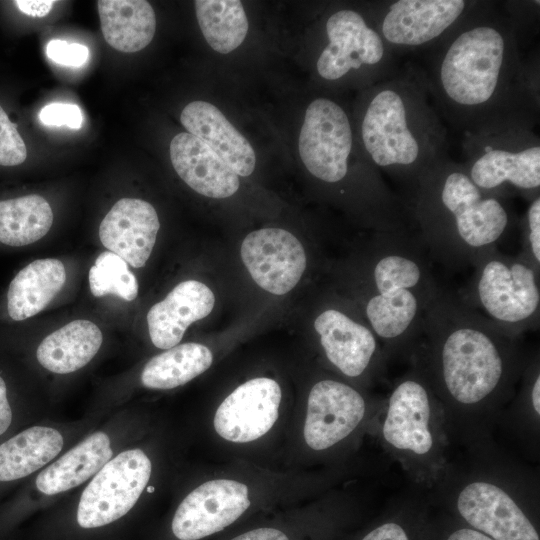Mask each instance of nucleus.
<instances>
[{
  "label": "nucleus",
  "mask_w": 540,
  "mask_h": 540,
  "mask_svg": "<svg viewBox=\"0 0 540 540\" xmlns=\"http://www.w3.org/2000/svg\"><path fill=\"white\" fill-rule=\"evenodd\" d=\"M66 281L63 263L54 258L37 259L11 280L6 296L8 318L21 322L41 312L60 292Z\"/></svg>",
  "instance_id": "nucleus-25"
},
{
  "label": "nucleus",
  "mask_w": 540,
  "mask_h": 540,
  "mask_svg": "<svg viewBox=\"0 0 540 540\" xmlns=\"http://www.w3.org/2000/svg\"><path fill=\"white\" fill-rule=\"evenodd\" d=\"M427 509L426 497L417 492L397 499L355 540H418Z\"/></svg>",
  "instance_id": "nucleus-31"
},
{
  "label": "nucleus",
  "mask_w": 540,
  "mask_h": 540,
  "mask_svg": "<svg viewBox=\"0 0 540 540\" xmlns=\"http://www.w3.org/2000/svg\"><path fill=\"white\" fill-rule=\"evenodd\" d=\"M27 157L26 145L0 105V165L16 166L22 164Z\"/></svg>",
  "instance_id": "nucleus-35"
},
{
  "label": "nucleus",
  "mask_w": 540,
  "mask_h": 540,
  "mask_svg": "<svg viewBox=\"0 0 540 540\" xmlns=\"http://www.w3.org/2000/svg\"><path fill=\"white\" fill-rule=\"evenodd\" d=\"M471 267L470 281L456 293L464 304L515 334L538 329L539 272L498 247L484 250Z\"/></svg>",
  "instance_id": "nucleus-9"
},
{
  "label": "nucleus",
  "mask_w": 540,
  "mask_h": 540,
  "mask_svg": "<svg viewBox=\"0 0 540 540\" xmlns=\"http://www.w3.org/2000/svg\"><path fill=\"white\" fill-rule=\"evenodd\" d=\"M448 462L428 489V504L493 540H540L539 484L534 472L492 441Z\"/></svg>",
  "instance_id": "nucleus-6"
},
{
  "label": "nucleus",
  "mask_w": 540,
  "mask_h": 540,
  "mask_svg": "<svg viewBox=\"0 0 540 540\" xmlns=\"http://www.w3.org/2000/svg\"><path fill=\"white\" fill-rule=\"evenodd\" d=\"M112 457L108 434L94 432L42 470L35 489L48 496L64 493L93 477Z\"/></svg>",
  "instance_id": "nucleus-24"
},
{
  "label": "nucleus",
  "mask_w": 540,
  "mask_h": 540,
  "mask_svg": "<svg viewBox=\"0 0 540 540\" xmlns=\"http://www.w3.org/2000/svg\"><path fill=\"white\" fill-rule=\"evenodd\" d=\"M279 384L270 378L251 379L238 386L219 405L214 428L225 440L245 443L265 435L278 418Z\"/></svg>",
  "instance_id": "nucleus-18"
},
{
  "label": "nucleus",
  "mask_w": 540,
  "mask_h": 540,
  "mask_svg": "<svg viewBox=\"0 0 540 540\" xmlns=\"http://www.w3.org/2000/svg\"><path fill=\"white\" fill-rule=\"evenodd\" d=\"M530 459L539 457L540 441V357L539 351L528 359L516 391L497 425Z\"/></svg>",
  "instance_id": "nucleus-23"
},
{
  "label": "nucleus",
  "mask_w": 540,
  "mask_h": 540,
  "mask_svg": "<svg viewBox=\"0 0 540 540\" xmlns=\"http://www.w3.org/2000/svg\"><path fill=\"white\" fill-rule=\"evenodd\" d=\"M102 341V332L95 323L74 320L41 341L36 349V359L52 373H73L95 357Z\"/></svg>",
  "instance_id": "nucleus-26"
},
{
  "label": "nucleus",
  "mask_w": 540,
  "mask_h": 540,
  "mask_svg": "<svg viewBox=\"0 0 540 540\" xmlns=\"http://www.w3.org/2000/svg\"><path fill=\"white\" fill-rule=\"evenodd\" d=\"M520 24L505 4L476 1L416 65L443 121L470 132L517 117H538L536 68L520 52Z\"/></svg>",
  "instance_id": "nucleus-2"
},
{
  "label": "nucleus",
  "mask_w": 540,
  "mask_h": 540,
  "mask_svg": "<svg viewBox=\"0 0 540 540\" xmlns=\"http://www.w3.org/2000/svg\"><path fill=\"white\" fill-rule=\"evenodd\" d=\"M160 228L154 207L138 198L118 200L99 226L101 243L134 268L148 261Z\"/></svg>",
  "instance_id": "nucleus-19"
},
{
  "label": "nucleus",
  "mask_w": 540,
  "mask_h": 540,
  "mask_svg": "<svg viewBox=\"0 0 540 540\" xmlns=\"http://www.w3.org/2000/svg\"><path fill=\"white\" fill-rule=\"evenodd\" d=\"M39 119L44 125H66L72 129H79L83 124L80 108L71 103H50L41 109Z\"/></svg>",
  "instance_id": "nucleus-36"
},
{
  "label": "nucleus",
  "mask_w": 540,
  "mask_h": 540,
  "mask_svg": "<svg viewBox=\"0 0 540 540\" xmlns=\"http://www.w3.org/2000/svg\"><path fill=\"white\" fill-rule=\"evenodd\" d=\"M358 121L364 156L407 202L419 180L448 154V130L420 69L407 62L368 87Z\"/></svg>",
  "instance_id": "nucleus-3"
},
{
  "label": "nucleus",
  "mask_w": 540,
  "mask_h": 540,
  "mask_svg": "<svg viewBox=\"0 0 540 540\" xmlns=\"http://www.w3.org/2000/svg\"><path fill=\"white\" fill-rule=\"evenodd\" d=\"M170 159L179 177L197 193L227 198L239 188L235 171L196 136L183 132L171 140Z\"/></svg>",
  "instance_id": "nucleus-20"
},
{
  "label": "nucleus",
  "mask_w": 540,
  "mask_h": 540,
  "mask_svg": "<svg viewBox=\"0 0 540 540\" xmlns=\"http://www.w3.org/2000/svg\"><path fill=\"white\" fill-rule=\"evenodd\" d=\"M384 398L370 404L362 392L343 381L325 378L309 391L303 436L317 452L348 439L366 421L369 413H381Z\"/></svg>",
  "instance_id": "nucleus-15"
},
{
  "label": "nucleus",
  "mask_w": 540,
  "mask_h": 540,
  "mask_svg": "<svg viewBox=\"0 0 540 540\" xmlns=\"http://www.w3.org/2000/svg\"><path fill=\"white\" fill-rule=\"evenodd\" d=\"M384 398L379 425L386 453L419 491L428 490L449 462L443 411L420 366L413 360Z\"/></svg>",
  "instance_id": "nucleus-7"
},
{
  "label": "nucleus",
  "mask_w": 540,
  "mask_h": 540,
  "mask_svg": "<svg viewBox=\"0 0 540 540\" xmlns=\"http://www.w3.org/2000/svg\"><path fill=\"white\" fill-rule=\"evenodd\" d=\"M418 540H493L428 504Z\"/></svg>",
  "instance_id": "nucleus-33"
},
{
  "label": "nucleus",
  "mask_w": 540,
  "mask_h": 540,
  "mask_svg": "<svg viewBox=\"0 0 540 540\" xmlns=\"http://www.w3.org/2000/svg\"><path fill=\"white\" fill-rule=\"evenodd\" d=\"M201 32L216 52L227 54L239 47L248 32V20L239 0L194 2Z\"/></svg>",
  "instance_id": "nucleus-30"
},
{
  "label": "nucleus",
  "mask_w": 540,
  "mask_h": 540,
  "mask_svg": "<svg viewBox=\"0 0 540 540\" xmlns=\"http://www.w3.org/2000/svg\"><path fill=\"white\" fill-rule=\"evenodd\" d=\"M52 223V209L38 194L0 200V245H31L48 233Z\"/></svg>",
  "instance_id": "nucleus-28"
},
{
  "label": "nucleus",
  "mask_w": 540,
  "mask_h": 540,
  "mask_svg": "<svg viewBox=\"0 0 540 540\" xmlns=\"http://www.w3.org/2000/svg\"><path fill=\"white\" fill-rule=\"evenodd\" d=\"M313 328L326 360L350 379H386L388 362L382 345L367 323L343 308L326 307L317 314Z\"/></svg>",
  "instance_id": "nucleus-14"
},
{
  "label": "nucleus",
  "mask_w": 540,
  "mask_h": 540,
  "mask_svg": "<svg viewBox=\"0 0 540 540\" xmlns=\"http://www.w3.org/2000/svg\"><path fill=\"white\" fill-rule=\"evenodd\" d=\"M248 487L230 479L207 481L178 505L170 522L174 540H202L235 523L250 507Z\"/></svg>",
  "instance_id": "nucleus-16"
},
{
  "label": "nucleus",
  "mask_w": 540,
  "mask_h": 540,
  "mask_svg": "<svg viewBox=\"0 0 540 540\" xmlns=\"http://www.w3.org/2000/svg\"><path fill=\"white\" fill-rule=\"evenodd\" d=\"M24 14L32 17H44L53 8L55 1L51 0H17L13 1Z\"/></svg>",
  "instance_id": "nucleus-39"
},
{
  "label": "nucleus",
  "mask_w": 540,
  "mask_h": 540,
  "mask_svg": "<svg viewBox=\"0 0 540 540\" xmlns=\"http://www.w3.org/2000/svg\"><path fill=\"white\" fill-rule=\"evenodd\" d=\"M180 120L188 133L208 145L238 176L252 174L256 164L253 147L216 106L192 101L182 110Z\"/></svg>",
  "instance_id": "nucleus-22"
},
{
  "label": "nucleus",
  "mask_w": 540,
  "mask_h": 540,
  "mask_svg": "<svg viewBox=\"0 0 540 540\" xmlns=\"http://www.w3.org/2000/svg\"><path fill=\"white\" fill-rule=\"evenodd\" d=\"M538 117L517 116L463 133L462 163L481 190L528 201L540 196Z\"/></svg>",
  "instance_id": "nucleus-8"
},
{
  "label": "nucleus",
  "mask_w": 540,
  "mask_h": 540,
  "mask_svg": "<svg viewBox=\"0 0 540 540\" xmlns=\"http://www.w3.org/2000/svg\"><path fill=\"white\" fill-rule=\"evenodd\" d=\"M476 1L393 0L377 3L369 19L396 55L425 52L448 35Z\"/></svg>",
  "instance_id": "nucleus-12"
},
{
  "label": "nucleus",
  "mask_w": 540,
  "mask_h": 540,
  "mask_svg": "<svg viewBox=\"0 0 540 540\" xmlns=\"http://www.w3.org/2000/svg\"><path fill=\"white\" fill-rule=\"evenodd\" d=\"M528 354L522 335L498 326L456 293L442 291L425 315L410 360L440 403L450 445L469 450L493 441Z\"/></svg>",
  "instance_id": "nucleus-1"
},
{
  "label": "nucleus",
  "mask_w": 540,
  "mask_h": 540,
  "mask_svg": "<svg viewBox=\"0 0 540 540\" xmlns=\"http://www.w3.org/2000/svg\"><path fill=\"white\" fill-rule=\"evenodd\" d=\"M519 229L521 248L517 256L540 273V196L529 201Z\"/></svg>",
  "instance_id": "nucleus-34"
},
{
  "label": "nucleus",
  "mask_w": 540,
  "mask_h": 540,
  "mask_svg": "<svg viewBox=\"0 0 540 540\" xmlns=\"http://www.w3.org/2000/svg\"><path fill=\"white\" fill-rule=\"evenodd\" d=\"M212 361V352L202 344L176 345L146 363L141 373V382L150 389H173L205 372Z\"/></svg>",
  "instance_id": "nucleus-29"
},
{
  "label": "nucleus",
  "mask_w": 540,
  "mask_h": 540,
  "mask_svg": "<svg viewBox=\"0 0 540 540\" xmlns=\"http://www.w3.org/2000/svg\"><path fill=\"white\" fill-rule=\"evenodd\" d=\"M101 30L114 49L132 53L144 49L153 39L156 16L144 0H100L97 2Z\"/></svg>",
  "instance_id": "nucleus-27"
},
{
  "label": "nucleus",
  "mask_w": 540,
  "mask_h": 540,
  "mask_svg": "<svg viewBox=\"0 0 540 540\" xmlns=\"http://www.w3.org/2000/svg\"><path fill=\"white\" fill-rule=\"evenodd\" d=\"M151 471L149 457L139 448L112 457L83 490L65 540L92 539L121 521L139 500Z\"/></svg>",
  "instance_id": "nucleus-10"
},
{
  "label": "nucleus",
  "mask_w": 540,
  "mask_h": 540,
  "mask_svg": "<svg viewBox=\"0 0 540 540\" xmlns=\"http://www.w3.org/2000/svg\"><path fill=\"white\" fill-rule=\"evenodd\" d=\"M46 55L58 64L79 67L86 63L89 51L85 45L80 43L53 39L46 46Z\"/></svg>",
  "instance_id": "nucleus-37"
},
{
  "label": "nucleus",
  "mask_w": 540,
  "mask_h": 540,
  "mask_svg": "<svg viewBox=\"0 0 540 540\" xmlns=\"http://www.w3.org/2000/svg\"><path fill=\"white\" fill-rule=\"evenodd\" d=\"M240 252L252 279L275 295L292 290L307 267L302 243L281 228H263L249 233Z\"/></svg>",
  "instance_id": "nucleus-17"
},
{
  "label": "nucleus",
  "mask_w": 540,
  "mask_h": 540,
  "mask_svg": "<svg viewBox=\"0 0 540 540\" xmlns=\"http://www.w3.org/2000/svg\"><path fill=\"white\" fill-rule=\"evenodd\" d=\"M354 132L343 106L327 97L310 102L298 149L307 171L327 185L343 183L351 173Z\"/></svg>",
  "instance_id": "nucleus-13"
},
{
  "label": "nucleus",
  "mask_w": 540,
  "mask_h": 540,
  "mask_svg": "<svg viewBox=\"0 0 540 540\" xmlns=\"http://www.w3.org/2000/svg\"><path fill=\"white\" fill-rule=\"evenodd\" d=\"M12 391L5 372L0 370V440L13 434L18 417Z\"/></svg>",
  "instance_id": "nucleus-38"
},
{
  "label": "nucleus",
  "mask_w": 540,
  "mask_h": 540,
  "mask_svg": "<svg viewBox=\"0 0 540 540\" xmlns=\"http://www.w3.org/2000/svg\"><path fill=\"white\" fill-rule=\"evenodd\" d=\"M415 231L375 232L359 267L357 297L386 360L409 361L425 315L444 290Z\"/></svg>",
  "instance_id": "nucleus-5"
},
{
  "label": "nucleus",
  "mask_w": 540,
  "mask_h": 540,
  "mask_svg": "<svg viewBox=\"0 0 540 540\" xmlns=\"http://www.w3.org/2000/svg\"><path fill=\"white\" fill-rule=\"evenodd\" d=\"M407 209L432 262L453 272L471 267L520 223L508 198L478 188L450 156L419 180Z\"/></svg>",
  "instance_id": "nucleus-4"
},
{
  "label": "nucleus",
  "mask_w": 540,
  "mask_h": 540,
  "mask_svg": "<svg viewBox=\"0 0 540 540\" xmlns=\"http://www.w3.org/2000/svg\"><path fill=\"white\" fill-rule=\"evenodd\" d=\"M327 43L316 61L318 75L336 82L363 72L371 85L399 72L397 55L361 12L334 11L325 23Z\"/></svg>",
  "instance_id": "nucleus-11"
},
{
  "label": "nucleus",
  "mask_w": 540,
  "mask_h": 540,
  "mask_svg": "<svg viewBox=\"0 0 540 540\" xmlns=\"http://www.w3.org/2000/svg\"><path fill=\"white\" fill-rule=\"evenodd\" d=\"M214 304V294L204 283L196 280L179 283L147 313L152 343L159 349L176 346L189 325L208 316Z\"/></svg>",
  "instance_id": "nucleus-21"
},
{
  "label": "nucleus",
  "mask_w": 540,
  "mask_h": 540,
  "mask_svg": "<svg viewBox=\"0 0 540 540\" xmlns=\"http://www.w3.org/2000/svg\"><path fill=\"white\" fill-rule=\"evenodd\" d=\"M89 286L95 297L114 294L126 301L138 295V281L127 262L110 251L102 252L89 270Z\"/></svg>",
  "instance_id": "nucleus-32"
}]
</instances>
